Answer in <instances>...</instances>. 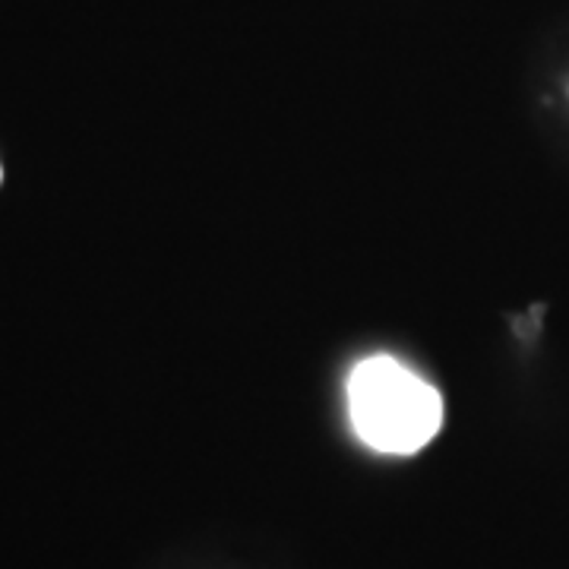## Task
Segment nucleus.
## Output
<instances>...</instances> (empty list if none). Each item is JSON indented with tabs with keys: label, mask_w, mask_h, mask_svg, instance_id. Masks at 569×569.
Listing matches in <instances>:
<instances>
[{
	"label": "nucleus",
	"mask_w": 569,
	"mask_h": 569,
	"mask_svg": "<svg viewBox=\"0 0 569 569\" xmlns=\"http://www.w3.org/2000/svg\"><path fill=\"white\" fill-rule=\"evenodd\" d=\"M348 406L358 437L380 452H418L443 421L440 392L392 358H370L351 373Z\"/></svg>",
	"instance_id": "obj_1"
},
{
	"label": "nucleus",
	"mask_w": 569,
	"mask_h": 569,
	"mask_svg": "<svg viewBox=\"0 0 569 569\" xmlns=\"http://www.w3.org/2000/svg\"><path fill=\"white\" fill-rule=\"evenodd\" d=\"M0 178H3V171H0Z\"/></svg>",
	"instance_id": "obj_2"
}]
</instances>
